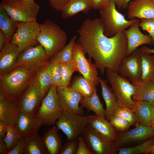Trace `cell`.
<instances>
[{
	"label": "cell",
	"mask_w": 154,
	"mask_h": 154,
	"mask_svg": "<svg viewBox=\"0 0 154 154\" xmlns=\"http://www.w3.org/2000/svg\"><path fill=\"white\" fill-rule=\"evenodd\" d=\"M110 0H90L92 8L99 9L106 5Z\"/></svg>",
	"instance_id": "46"
},
{
	"label": "cell",
	"mask_w": 154,
	"mask_h": 154,
	"mask_svg": "<svg viewBox=\"0 0 154 154\" xmlns=\"http://www.w3.org/2000/svg\"><path fill=\"white\" fill-rule=\"evenodd\" d=\"M16 22L17 29L11 42L18 47L20 52L28 48L39 44L37 38L40 32V24L37 21Z\"/></svg>",
	"instance_id": "10"
},
{
	"label": "cell",
	"mask_w": 154,
	"mask_h": 154,
	"mask_svg": "<svg viewBox=\"0 0 154 154\" xmlns=\"http://www.w3.org/2000/svg\"><path fill=\"white\" fill-rule=\"evenodd\" d=\"M43 121L36 116L19 112L15 127L22 138L37 133Z\"/></svg>",
	"instance_id": "17"
},
{
	"label": "cell",
	"mask_w": 154,
	"mask_h": 154,
	"mask_svg": "<svg viewBox=\"0 0 154 154\" xmlns=\"http://www.w3.org/2000/svg\"><path fill=\"white\" fill-rule=\"evenodd\" d=\"M78 145L76 154H92L87 147L82 135L78 138Z\"/></svg>",
	"instance_id": "43"
},
{
	"label": "cell",
	"mask_w": 154,
	"mask_h": 154,
	"mask_svg": "<svg viewBox=\"0 0 154 154\" xmlns=\"http://www.w3.org/2000/svg\"><path fill=\"white\" fill-rule=\"evenodd\" d=\"M113 115L117 116L128 121L131 126L138 125L137 118L132 110L125 107H119L115 110Z\"/></svg>",
	"instance_id": "39"
},
{
	"label": "cell",
	"mask_w": 154,
	"mask_h": 154,
	"mask_svg": "<svg viewBox=\"0 0 154 154\" xmlns=\"http://www.w3.org/2000/svg\"><path fill=\"white\" fill-rule=\"evenodd\" d=\"M0 7L6 11L15 22H30L36 21L40 9L35 3L22 0H3Z\"/></svg>",
	"instance_id": "6"
},
{
	"label": "cell",
	"mask_w": 154,
	"mask_h": 154,
	"mask_svg": "<svg viewBox=\"0 0 154 154\" xmlns=\"http://www.w3.org/2000/svg\"><path fill=\"white\" fill-rule=\"evenodd\" d=\"M24 147V138H21L14 147L9 151L8 154H23Z\"/></svg>",
	"instance_id": "44"
},
{
	"label": "cell",
	"mask_w": 154,
	"mask_h": 154,
	"mask_svg": "<svg viewBox=\"0 0 154 154\" xmlns=\"http://www.w3.org/2000/svg\"><path fill=\"white\" fill-rule=\"evenodd\" d=\"M69 0H48L50 6L58 11H61Z\"/></svg>",
	"instance_id": "45"
},
{
	"label": "cell",
	"mask_w": 154,
	"mask_h": 154,
	"mask_svg": "<svg viewBox=\"0 0 154 154\" xmlns=\"http://www.w3.org/2000/svg\"><path fill=\"white\" fill-rule=\"evenodd\" d=\"M131 1V0H114L116 5L119 9L121 8L123 9L127 8L129 3Z\"/></svg>",
	"instance_id": "47"
},
{
	"label": "cell",
	"mask_w": 154,
	"mask_h": 154,
	"mask_svg": "<svg viewBox=\"0 0 154 154\" xmlns=\"http://www.w3.org/2000/svg\"><path fill=\"white\" fill-rule=\"evenodd\" d=\"M82 136L92 154H116L118 153V148L115 146L114 142L105 139L89 123Z\"/></svg>",
	"instance_id": "12"
},
{
	"label": "cell",
	"mask_w": 154,
	"mask_h": 154,
	"mask_svg": "<svg viewBox=\"0 0 154 154\" xmlns=\"http://www.w3.org/2000/svg\"><path fill=\"white\" fill-rule=\"evenodd\" d=\"M151 0L153 1V2H154V0Z\"/></svg>",
	"instance_id": "55"
},
{
	"label": "cell",
	"mask_w": 154,
	"mask_h": 154,
	"mask_svg": "<svg viewBox=\"0 0 154 154\" xmlns=\"http://www.w3.org/2000/svg\"><path fill=\"white\" fill-rule=\"evenodd\" d=\"M89 115H80L63 111L55 123L58 129L66 135L67 140L82 135L89 123Z\"/></svg>",
	"instance_id": "8"
},
{
	"label": "cell",
	"mask_w": 154,
	"mask_h": 154,
	"mask_svg": "<svg viewBox=\"0 0 154 154\" xmlns=\"http://www.w3.org/2000/svg\"><path fill=\"white\" fill-rule=\"evenodd\" d=\"M23 154H48V151L44 141L43 137L37 133L24 138Z\"/></svg>",
	"instance_id": "27"
},
{
	"label": "cell",
	"mask_w": 154,
	"mask_h": 154,
	"mask_svg": "<svg viewBox=\"0 0 154 154\" xmlns=\"http://www.w3.org/2000/svg\"><path fill=\"white\" fill-rule=\"evenodd\" d=\"M59 104L63 111L74 114L84 115L85 112L79 106L83 97L79 93L74 91L68 87H56Z\"/></svg>",
	"instance_id": "14"
},
{
	"label": "cell",
	"mask_w": 154,
	"mask_h": 154,
	"mask_svg": "<svg viewBox=\"0 0 154 154\" xmlns=\"http://www.w3.org/2000/svg\"><path fill=\"white\" fill-rule=\"evenodd\" d=\"M127 9L128 16L130 20L135 18H154V2L151 0L131 1Z\"/></svg>",
	"instance_id": "19"
},
{
	"label": "cell",
	"mask_w": 154,
	"mask_h": 154,
	"mask_svg": "<svg viewBox=\"0 0 154 154\" xmlns=\"http://www.w3.org/2000/svg\"><path fill=\"white\" fill-rule=\"evenodd\" d=\"M50 60L44 48L39 44L20 52L16 61L14 69L21 67L37 70L41 66L47 64Z\"/></svg>",
	"instance_id": "11"
},
{
	"label": "cell",
	"mask_w": 154,
	"mask_h": 154,
	"mask_svg": "<svg viewBox=\"0 0 154 154\" xmlns=\"http://www.w3.org/2000/svg\"><path fill=\"white\" fill-rule=\"evenodd\" d=\"M79 36L76 43L88 58H93L102 75L106 68L117 73L120 63L127 57V42L123 32L112 37L105 36L99 19L87 18L77 30Z\"/></svg>",
	"instance_id": "1"
},
{
	"label": "cell",
	"mask_w": 154,
	"mask_h": 154,
	"mask_svg": "<svg viewBox=\"0 0 154 154\" xmlns=\"http://www.w3.org/2000/svg\"><path fill=\"white\" fill-rule=\"evenodd\" d=\"M35 76L41 90L47 93L52 84L47 64L42 66L37 70Z\"/></svg>",
	"instance_id": "35"
},
{
	"label": "cell",
	"mask_w": 154,
	"mask_h": 154,
	"mask_svg": "<svg viewBox=\"0 0 154 154\" xmlns=\"http://www.w3.org/2000/svg\"><path fill=\"white\" fill-rule=\"evenodd\" d=\"M154 143V137L150 138L137 145L127 147L118 148L119 154H146L150 153Z\"/></svg>",
	"instance_id": "33"
},
{
	"label": "cell",
	"mask_w": 154,
	"mask_h": 154,
	"mask_svg": "<svg viewBox=\"0 0 154 154\" xmlns=\"http://www.w3.org/2000/svg\"><path fill=\"white\" fill-rule=\"evenodd\" d=\"M105 72L115 95L119 106L132 110L134 102L132 97L136 92L135 86L125 77L110 69H106Z\"/></svg>",
	"instance_id": "5"
},
{
	"label": "cell",
	"mask_w": 154,
	"mask_h": 154,
	"mask_svg": "<svg viewBox=\"0 0 154 154\" xmlns=\"http://www.w3.org/2000/svg\"><path fill=\"white\" fill-rule=\"evenodd\" d=\"M59 64L61 76V87H68L73 73L77 72L74 60L70 62H59Z\"/></svg>",
	"instance_id": "34"
},
{
	"label": "cell",
	"mask_w": 154,
	"mask_h": 154,
	"mask_svg": "<svg viewBox=\"0 0 154 154\" xmlns=\"http://www.w3.org/2000/svg\"><path fill=\"white\" fill-rule=\"evenodd\" d=\"M8 125L3 121L0 120V138L3 139L6 136Z\"/></svg>",
	"instance_id": "48"
},
{
	"label": "cell",
	"mask_w": 154,
	"mask_h": 154,
	"mask_svg": "<svg viewBox=\"0 0 154 154\" xmlns=\"http://www.w3.org/2000/svg\"><path fill=\"white\" fill-rule=\"evenodd\" d=\"M9 151L2 139L0 138V154H8Z\"/></svg>",
	"instance_id": "50"
},
{
	"label": "cell",
	"mask_w": 154,
	"mask_h": 154,
	"mask_svg": "<svg viewBox=\"0 0 154 154\" xmlns=\"http://www.w3.org/2000/svg\"><path fill=\"white\" fill-rule=\"evenodd\" d=\"M139 25L143 30L149 33L152 39V44H154V18L141 19Z\"/></svg>",
	"instance_id": "42"
},
{
	"label": "cell",
	"mask_w": 154,
	"mask_h": 154,
	"mask_svg": "<svg viewBox=\"0 0 154 154\" xmlns=\"http://www.w3.org/2000/svg\"><path fill=\"white\" fill-rule=\"evenodd\" d=\"M140 49L141 51L147 53L149 54L151 53L154 54V49L149 48L145 46H143Z\"/></svg>",
	"instance_id": "51"
},
{
	"label": "cell",
	"mask_w": 154,
	"mask_h": 154,
	"mask_svg": "<svg viewBox=\"0 0 154 154\" xmlns=\"http://www.w3.org/2000/svg\"><path fill=\"white\" fill-rule=\"evenodd\" d=\"M118 73L131 82L141 78L142 66L140 49L137 48L129 56L122 59L119 67Z\"/></svg>",
	"instance_id": "15"
},
{
	"label": "cell",
	"mask_w": 154,
	"mask_h": 154,
	"mask_svg": "<svg viewBox=\"0 0 154 154\" xmlns=\"http://www.w3.org/2000/svg\"><path fill=\"white\" fill-rule=\"evenodd\" d=\"M154 137V125L147 126L139 124L134 128L117 136L114 143L115 146L118 148Z\"/></svg>",
	"instance_id": "16"
},
{
	"label": "cell",
	"mask_w": 154,
	"mask_h": 154,
	"mask_svg": "<svg viewBox=\"0 0 154 154\" xmlns=\"http://www.w3.org/2000/svg\"><path fill=\"white\" fill-rule=\"evenodd\" d=\"M131 83L135 87L136 92L132 99L134 102L145 101L152 103L154 101V81L140 78Z\"/></svg>",
	"instance_id": "23"
},
{
	"label": "cell",
	"mask_w": 154,
	"mask_h": 154,
	"mask_svg": "<svg viewBox=\"0 0 154 154\" xmlns=\"http://www.w3.org/2000/svg\"><path fill=\"white\" fill-rule=\"evenodd\" d=\"M47 94L41 89L35 76L16 101L19 112L36 115Z\"/></svg>",
	"instance_id": "7"
},
{
	"label": "cell",
	"mask_w": 154,
	"mask_h": 154,
	"mask_svg": "<svg viewBox=\"0 0 154 154\" xmlns=\"http://www.w3.org/2000/svg\"><path fill=\"white\" fill-rule=\"evenodd\" d=\"M37 70L17 67L0 75V92L9 100L17 101L35 77Z\"/></svg>",
	"instance_id": "2"
},
{
	"label": "cell",
	"mask_w": 154,
	"mask_h": 154,
	"mask_svg": "<svg viewBox=\"0 0 154 154\" xmlns=\"http://www.w3.org/2000/svg\"><path fill=\"white\" fill-rule=\"evenodd\" d=\"M139 20L132 24L129 29L123 31L126 36L127 42V56L131 55L140 45L152 44L151 37L149 35L144 34L141 31L139 28Z\"/></svg>",
	"instance_id": "18"
},
{
	"label": "cell",
	"mask_w": 154,
	"mask_h": 154,
	"mask_svg": "<svg viewBox=\"0 0 154 154\" xmlns=\"http://www.w3.org/2000/svg\"><path fill=\"white\" fill-rule=\"evenodd\" d=\"M132 110L135 114L139 124L147 126L154 125L153 105L145 101L134 102Z\"/></svg>",
	"instance_id": "24"
},
{
	"label": "cell",
	"mask_w": 154,
	"mask_h": 154,
	"mask_svg": "<svg viewBox=\"0 0 154 154\" xmlns=\"http://www.w3.org/2000/svg\"><path fill=\"white\" fill-rule=\"evenodd\" d=\"M58 101L56 87L52 85L36 114L46 125L55 123L63 112Z\"/></svg>",
	"instance_id": "9"
},
{
	"label": "cell",
	"mask_w": 154,
	"mask_h": 154,
	"mask_svg": "<svg viewBox=\"0 0 154 154\" xmlns=\"http://www.w3.org/2000/svg\"><path fill=\"white\" fill-rule=\"evenodd\" d=\"M89 124L107 141L114 142L116 139L117 137L116 130L106 118L95 114L89 116Z\"/></svg>",
	"instance_id": "21"
},
{
	"label": "cell",
	"mask_w": 154,
	"mask_h": 154,
	"mask_svg": "<svg viewBox=\"0 0 154 154\" xmlns=\"http://www.w3.org/2000/svg\"><path fill=\"white\" fill-rule=\"evenodd\" d=\"M18 47L11 42H7L0 52V75L7 74L14 69L20 53Z\"/></svg>",
	"instance_id": "20"
},
{
	"label": "cell",
	"mask_w": 154,
	"mask_h": 154,
	"mask_svg": "<svg viewBox=\"0 0 154 154\" xmlns=\"http://www.w3.org/2000/svg\"><path fill=\"white\" fill-rule=\"evenodd\" d=\"M47 66L52 79V85L56 87H61V76L59 62L54 59L50 60Z\"/></svg>",
	"instance_id": "37"
},
{
	"label": "cell",
	"mask_w": 154,
	"mask_h": 154,
	"mask_svg": "<svg viewBox=\"0 0 154 154\" xmlns=\"http://www.w3.org/2000/svg\"><path fill=\"white\" fill-rule=\"evenodd\" d=\"M19 112L16 101L9 100L0 92V120L8 125L14 126Z\"/></svg>",
	"instance_id": "22"
},
{
	"label": "cell",
	"mask_w": 154,
	"mask_h": 154,
	"mask_svg": "<svg viewBox=\"0 0 154 154\" xmlns=\"http://www.w3.org/2000/svg\"><path fill=\"white\" fill-rule=\"evenodd\" d=\"M58 130L56 126L54 124L43 137L44 141L49 154H60L62 146V141L58 133Z\"/></svg>",
	"instance_id": "28"
},
{
	"label": "cell",
	"mask_w": 154,
	"mask_h": 154,
	"mask_svg": "<svg viewBox=\"0 0 154 154\" xmlns=\"http://www.w3.org/2000/svg\"><path fill=\"white\" fill-rule=\"evenodd\" d=\"M7 42L6 37L5 34L0 30V50H1Z\"/></svg>",
	"instance_id": "49"
},
{
	"label": "cell",
	"mask_w": 154,
	"mask_h": 154,
	"mask_svg": "<svg viewBox=\"0 0 154 154\" xmlns=\"http://www.w3.org/2000/svg\"><path fill=\"white\" fill-rule=\"evenodd\" d=\"M21 138L14 126L8 125L6 135L2 139L9 151L14 147Z\"/></svg>",
	"instance_id": "38"
},
{
	"label": "cell",
	"mask_w": 154,
	"mask_h": 154,
	"mask_svg": "<svg viewBox=\"0 0 154 154\" xmlns=\"http://www.w3.org/2000/svg\"><path fill=\"white\" fill-rule=\"evenodd\" d=\"M78 145V138L68 140L61 149L60 154H76Z\"/></svg>",
	"instance_id": "41"
},
{
	"label": "cell",
	"mask_w": 154,
	"mask_h": 154,
	"mask_svg": "<svg viewBox=\"0 0 154 154\" xmlns=\"http://www.w3.org/2000/svg\"><path fill=\"white\" fill-rule=\"evenodd\" d=\"M69 87L72 90L81 94L84 97H89L96 88L91 84L82 75L74 77Z\"/></svg>",
	"instance_id": "30"
},
{
	"label": "cell",
	"mask_w": 154,
	"mask_h": 154,
	"mask_svg": "<svg viewBox=\"0 0 154 154\" xmlns=\"http://www.w3.org/2000/svg\"><path fill=\"white\" fill-rule=\"evenodd\" d=\"M102 89V95L106 105V118L109 120L116 109L118 107L117 100L112 89L108 85V81L99 77Z\"/></svg>",
	"instance_id": "25"
},
{
	"label": "cell",
	"mask_w": 154,
	"mask_h": 154,
	"mask_svg": "<svg viewBox=\"0 0 154 154\" xmlns=\"http://www.w3.org/2000/svg\"><path fill=\"white\" fill-rule=\"evenodd\" d=\"M150 153L151 154H154V143L152 146Z\"/></svg>",
	"instance_id": "52"
},
{
	"label": "cell",
	"mask_w": 154,
	"mask_h": 154,
	"mask_svg": "<svg viewBox=\"0 0 154 154\" xmlns=\"http://www.w3.org/2000/svg\"><path fill=\"white\" fill-rule=\"evenodd\" d=\"M85 55L82 48L76 42L73 46V55L77 72L92 86L96 87L100 83L98 68L95 64L92 63L91 59H87Z\"/></svg>",
	"instance_id": "13"
},
{
	"label": "cell",
	"mask_w": 154,
	"mask_h": 154,
	"mask_svg": "<svg viewBox=\"0 0 154 154\" xmlns=\"http://www.w3.org/2000/svg\"><path fill=\"white\" fill-rule=\"evenodd\" d=\"M77 37V35H74L68 43L50 60L54 59L59 62H68L73 60V50Z\"/></svg>",
	"instance_id": "36"
},
{
	"label": "cell",
	"mask_w": 154,
	"mask_h": 154,
	"mask_svg": "<svg viewBox=\"0 0 154 154\" xmlns=\"http://www.w3.org/2000/svg\"><path fill=\"white\" fill-rule=\"evenodd\" d=\"M80 107L85 108L87 112L92 111L95 114L106 118V110L103 108V104L101 103L97 93V88L93 94L89 97H83L80 103Z\"/></svg>",
	"instance_id": "29"
},
{
	"label": "cell",
	"mask_w": 154,
	"mask_h": 154,
	"mask_svg": "<svg viewBox=\"0 0 154 154\" xmlns=\"http://www.w3.org/2000/svg\"><path fill=\"white\" fill-rule=\"evenodd\" d=\"M153 105V109H154V101H153V103H152ZM153 124H154V120H153Z\"/></svg>",
	"instance_id": "54"
},
{
	"label": "cell",
	"mask_w": 154,
	"mask_h": 154,
	"mask_svg": "<svg viewBox=\"0 0 154 154\" xmlns=\"http://www.w3.org/2000/svg\"><path fill=\"white\" fill-rule=\"evenodd\" d=\"M114 0H110L99 9V19L102 25L104 34L111 38L117 33L123 32L127 27L139 20L135 18L128 21L116 8Z\"/></svg>",
	"instance_id": "4"
},
{
	"label": "cell",
	"mask_w": 154,
	"mask_h": 154,
	"mask_svg": "<svg viewBox=\"0 0 154 154\" xmlns=\"http://www.w3.org/2000/svg\"><path fill=\"white\" fill-rule=\"evenodd\" d=\"M23 1H25L27 2H34L35 0H22Z\"/></svg>",
	"instance_id": "53"
},
{
	"label": "cell",
	"mask_w": 154,
	"mask_h": 154,
	"mask_svg": "<svg viewBox=\"0 0 154 154\" xmlns=\"http://www.w3.org/2000/svg\"><path fill=\"white\" fill-rule=\"evenodd\" d=\"M142 73L141 78L144 80L154 81V56L141 51Z\"/></svg>",
	"instance_id": "32"
},
{
	"label": "cell",
	"mask_w": 154,
	"mask_h": 154,
	"mask_svg": "<svg viewBox=\"0 0 154 154\" xmlns=\"http://www.w3.org/2000/svg\"><path fill=\"white\" fill-rule=\"evenodd\" d=\"M17 27L16 22L11 19L3 8L0 7V29L5 35L7 42H11Z\"/></svg>",
	"instance_id": "31"
},
{
	"label": "cell",
	"mask_w": 154,
	"mask_h": 154,
	"mask_svg": "<svg viewBox=\"0 0 154 154\" xmlns=\"http://www.w3.org/2000/svg\"><path fill=\"white\" fill-rule=\"evenodd\" d=\"M153 56H154V55H153Z\"/></svg>",
	"instance_id": "56"
},
{
	"label": "cell",
	"mask_w": 154,
	"mask_h": 154,
	"mask_svg": "<svg viewBox=\"0 0 154 154\" xmlns=\"http://www.w3.org/2000/svg\"><path fill=\"white\" fill-rule=\"evenodd\" d=\"M109 121L116 130L121 132L126 131L131 126L127 120L116 115L111 116Z\"/></svg>",
	"instance_id": "40"
},
{
	"label": "cell",
	"mask_w": 154,
	"mask_h": 154,
	"mask_svg": "<svg viewBox=\"0 0 154 154\" xmlns=\"http://www.w3.org/2000/svg\"><path fill=\"white\" fill-rule=\"evenodd\" d=\"M92 8L90 0H69L61 11L62 17L70 18L81 12L87 14Z\"/></svg>",
	"instance_id": "26"
},
{
	"label": "cell",
	"mask_w": 154,
	"mask_h": 154,
	"mask_svg": "<svg viewBox=\"0 0 154 154\" xmlns=\"http://www.w3.org/2000/svg\"><path fill=\"white\" fill-rule=\"evenodd\" d=\"M40 27L37 40L50 59L65 46L67 35L57 24L50 19H46L40 24Z\"/></svg>",
	"instance_id": "3"
}]
</instances>
